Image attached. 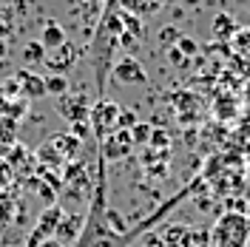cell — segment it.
<instances>
[{
    "label": "cell",
    "instance_id": "28",
    "mask_svg": "<svg viewBox=\"0 0 250 247\" xmlns=\"http://www.w3.org/2000/svg\"><path fill=\"white\" fill-rule=\"evenodd\" d=\"M83 3H88V0H83Z\"/></svg>",
    "mask_w": 250,
    "mask_h": 247
},
{
    "label": "cell",
    "instance_id": "26",
    "mask_svg": "<svg viewBox=\"0 0 250 247\" xmlns=\"http://www.w3.org/2000/svg\"><path fill=\"white\" fill-rule=\"evenodd\" d=\"M193 247H210V245H193Z\"/></svg>",
    "mask_w": 250,
    "mask_h": 247
},
{
    "label": "cell",
    "instance_id": "24",
    "mask_svg": "<svg viewBox=\"0 0 250 247\" xmlns=\"http://www.w3.org/2000/svg\"><path fill=\"white\" fill-rule=\"evenodd\" d=\"M245 105H248V108H250V82H248V85H245Z\"/></svg>",
    "mask_w": 250,
    "mask_h": 247
},
{
    "label": "cell",
    "instance_id": "4",
    "mask_svg": "<svg viewBox=\"0 0 250 247\" xmlns=\"http://www.w3.org/2000/svg\"><path fill=\"white\" fill-rule=\"evenodd\" d=\"M57 111H60L62 117L68 120V123H85L88 120V111H91V105H88V100H85V94H60L57 97Z\"/></svg>",
    "mask_w": 250,
    "mask_h": 247
},
{
    "label": "cell",
    "instance_id": "1",
    "mask_svg": "<svg viewBox=\"0 0 250 247\" xmlns=\"http://www.w3.org/2000/svg\"><path fill=\"white\" fill-rule=\"evenodd\" d=\"M250 245V219L239 210H228L219 216L210 233V247H248Z\"/></svg>",
    "mask_w": 250,
    "mask_h": 247
},
{
    "label": "cell",
    "instance_id": "16",
    "mask_svg": "<svg viewBox=\"0 0 250 247\" xmlns=\"http://www.w3.org/2000/svg\"><path fill=\"white\" fill-rule=\"evenodd\" d=\"M65 137H68V139L57 137V139H54V145H57V148H62V154H65V156H71L80 148V139H74L71 134H65Z\"/></svg>",
    "mask_w": 250,
    "mask_h": 247
},
{
    "label": "cell",
    "instance_id": "18",
    "mask_svg": "<svg viewBox=\"0 0 250 247\" xmlns=\"http://www.w3.org/2000/svg\"><path fill=\"white\" fill-rule=\"evenodd\" d=\"M128 125H137L134 111H123V114H120V128H128Z\"/></svg>",
    "mask_w": 250,
    "mask_h": 247
},
{
    "label": "cell",
    "instance_id": "15",
    "mask_svg": "<svg viewBox=\"0 0 250 247\" xmlns=\"http://www.w3.org/2000/svg\"><path fill=\"white\" fill-rule=\"evenodd\" d=\"M68 91V80L62 77V74H51V77H46V94H65Z\"/></svg>",
    "mask_w": 250,
    "mask_h": 247
},
{
    "label": "cell",
    "instance_id": "3",
    "mask_svg": "<svg viewBox=\"0 0 250 247\" xmlns=\"http://www.w3.org/2000/svg\"><path fill=\"white\" fill-rule=\"evenodd\" d=\"M134 151V139H131V131L125 128H117L114 134L100 139V156L103 159H123Z\"/></svg>",
    "mask_w": 250,
    "mask_h": 247
},
{
    "label": "cell",
    "instance_id": "21",
    "mask_svg": "<svg viewBox=\"0 0 250 247\" xmlns=\"http://www.w3.org/2000/svg\"><path fill=\"white\" fill-rule=\"evenodd\" d=\"M171 37H173V40H179V37H182V34H179V31H173V29H165V31H162V34H159V40H162V43H165V46H168V43H171Z\"/></svg>",
    "mask_w": 250,
    "mask_h": 247
},
{
    "label": "cell",
    "instance_id": "13",
    "mask_svg": "<svg viewBox=\"0 0 250 247\" xmlns=\"http://www.w3.org/2000/svg\"><path fill=\"white\" fill-rule=\"evenodd\" d=\"M236 31H239V26L233 23V17L230 15H219L216 20H213V34L222 37V40H225V37H233Z\"/></svg>",
    "mask_w": 250,
    "mask_h": 247
},
{
    "label": "cell",
    "instance_id": "8",
    "mask_svg": "<svg viewBox=\"0 0 250 247\" xmlns=\"http://www.w3.org/2000/svg\"><path fill=\"white\" fill-rule=\"evenodd\" d=\"M83 225H85V219L83 216H65V213H62L54 236L60 239L62 245H74V242L80 239V233H83Z\"/></svg>",
    "mask_w": 250,
    "mask_h": 247
},
{
    "label": "cell",
    "instance_id": "12",
    "mask_svg": "<svg viewBox=\"0 0 250 247\" xmlns=\"http://www.w3.org/2000/svg\"><path fill=\"white\" fill-rule=\"evenodd\" d=\"M48 65L60 74V71H68L71 65H74V48L68 46V43H62L60 48H54L51 51V57H48Z\"/></svg>",
    "mask_w": 250,
    "mask_h": 247
},
{
    "label": "cell",
    "instance_id": "27",
    "mask_svg": "<svg viewBox=\"0 0 250 247\" xmlns=\"http://www.w3.org/2000/svg\"><path fill=\"white\" fill-rule=\"evenodd\" d=\"M0 54H3V43H0Z\"/></svg>",
    "mask_w": 250,
    "mask_h": 247
},
{
    "label": "cell",
    "instance_id": "22",
    "mask_svg": "<svg viewBox=\"0 0 250 247\" xmlns=\"http://www.w3.org/2000/svg\"><path fill=\"white\" fill-rule=\"evenodd\" d=\"M37 247H68V245H62L57 236H48V239H43V242H40Z\"/></svg>",
    "mask_w": 250,
    "mask_h": 247
},
{
    "label": "cell",
    "instance_id": "20",
    "mask_svg": "<svg viewBox=\"0 0 250 247\" xmlns=\"http://www.w3.org/2000/svg\"><path fill=\"white\" fill-rule=\"evenodd\" d=\"M142 247H165V245H162V236L159 233H151V236H145Z\"/></svg>",
    "mask_w": 250,
    "mask_h": 247
},
{
    "label": "cell",
    "instance_id": "25",
    "mask_svg": "<svg viewBox=\"0 0 250 247\" xmlns=\"http://www.w3.org/2000/svg\"><path fill=\"white\" fill-rule=\"evenodd\" d=\"M182 3H188V6H199L202 0H182Z\"/></svg>",
    "mask_w": 250,
    "mask_h": 247
},
{
    "label": "cell",
    "instance_id": "11",
    "mask_svg": "<svg viewBox=\"0 0 250 247\" xmlns=\"http://www.w3.org/2000/svg\"><path fill=\"white\" fill-rule=\"evenodd\" d=\"M17 80H20V88H23L26 97H43L46 94V80L37 77L34 71H20Z\"/></svg>",
    "mask_w": 250,
    "mask_h": 247
},
{
    "label": "cell",
    "instance_id": "23",
    "mask_svg": "<svg viewBox=\"0 0 250 247\" xmlns=\"http://www.w3.org/2000/svg\"><path fill=\"white\" fill-rule=\"evenodd\" d=\"M168 60H171V62H182V51H179V48L173 46L171 51H168Z\"/></svg>",
    "mask_w": 250,
    "mask_h": 247
},
{
    "label": "cell",
    "instance_id": "5",
    "mask_svg": "<svg viewBox=\"0 0 250 247\" xmlns=\"http://www.w3.org/2000/svg\"><path fill=\"white\" fill-rule=\"evenodd\" d=\"M60 219H62V207H60V205H51V207H46V210H43V216H40V222H37V227H34V233L29 236L26 247H37L43 239L54 236L57 225H60Z\"/></svg>",
    "mask_w": 250,
    "mask_h": 247
},
{
    "label": "cell",
    "instance_id": "10",
    "mask_svg": "<svg viewBox=\"0 0 250 247\" xmlns=\"http://www.w3.org/2000/svg\"><path fill=\"white\" fill-rule=\"evenodd\" d=\"M40 43H43L46 48H51V51H54V48H60L62 43H65V29H62L57 20H48L46 26H43Z\"/></svg>",
    "mask_w": 250,
    "mask_h": 247
},
{
    "label": "cell",
    "instance_id": "17",
    "mask_svg": "<svg viewBox=\"0 0 250 247\" xmlns=\"http://www.w3.org/2000/svg\"><path fill=\"white\" fill-rule=\"evenodd\" d=\"M131 139H134V145H142V142H148L151 139V125H134V131H131Z\"/></svg>",
    "mask_w": 250,
    "mask_h": 247
},
{
    "label": "cell",
    "instance_id": "6",
    "mask_svg": "<svg viewBox=\"0 0 250 247\" xmlns=\"http://www.w3.org/2000/svg\"><path fill=\"white\" fill-rule=\"evenodd\" d=\"M114 80H120L123 85H148V71L134 57H123L114 65Z\"/></svg>",
    "mask_w": 250,
    "mask_h": 247
},
{
    "label": "cell",
    "instance_id": "7",
    "mask_svg": "<svg viewBox=\"0 0 250 247\" xmlns=\"http://www.w3.org/2000/svg\"><path fill=\"white\" fill-rule=\"evenodd\" d=\"M123 12H128V15L134 17H154L162 6H165V0H114Z\"/></svg>",
    "mask_w": 250,
    "mask_h": 247
},
{
    "label": "cell",
    "instance_id": "2",
    "mask_svg": "<svg viewBox=\"0 0 250 247\" xmlns=\"http://www.w3.org/2000/svg\"><path fill=\"white\" fill-rule=\"evenodd\" d=\"M120 114H123V108L117 103H111V100H100L97 105H91L88 123H91L94 137L103 139V137H108V134H114L120 128Z\"/></svg>",
    "mask_w": 250,
    "mask_h": 247
},
{
    "label": "cell",
    "instance_id": "14",
    "mask_svg": "<svg viewBox=\"0 0 250 247\" xmlns=\"http://www.w3.org/2000/svg\"><path fill=\"white\" fill-rule=\"evenodd\" d=\"M23 60L29 62V65H34V62H43V60H46V46H43L40 40L29 43V46L23 48Z\"/></svg>",
    "mask_w": 250,
    "mask_h": 247
},
{
    "label": "cell",
    "instance_id": "9",
    "mask_svg": "<svg viewBox=\"0 0 250 247\" xmlns=\"http://www.w3.org/2000/svg\"><path fill=\"white\" fill-rule=\"evenodd\" d=\"M190 227L185 225H168L162 233V245L165 247H190Z\"/></svg>",
    "mask_w": 250,
    "mask_h": 247
},
{
    "label": "cell",
    "instance_id": "19",
    "mask_svg": "<svg viewBox=\"0 0 250 247\" xmlns=\"http://www.w3.org/2000/svg\"><path fill=\"white\" fill-rule=\"evenodd\" d=\"M179 51H182V54H193V51H196V46H193V40H188V37H179Z\"/></svg>",
    "mask_w": 250,
    "mask_h": 247
}]
</instances>
